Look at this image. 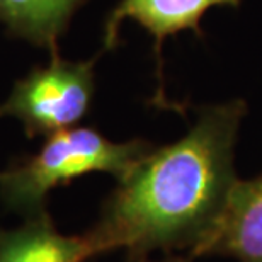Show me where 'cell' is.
<instances>
[{"mask_svg": "<svg viewBox=\"0 0 262 262\" xmlns=\"http://www.w3.org/2000/svg\"><path fill=\"white\" fill-rule=\"evenodd\" d=\"M94 61L72 63L53 55L46 68L29 73L14 85L0 106V116L24 124L26 135H53L85 116L94 94Z\"/></svg>", "mask_w": 262, "mask_h": 262, "instance_id": "3957f363", "label": "cell"}, {"mask_svg": "<svg viewBox=\"0 0 262 262\" xmlns=\"http://www.w3.org/2000/svg\"><path fill=\"white\" fill-rule=\"evenodd\" d=\"M91 257L85 237L60 233L48 211L26 218L14 230H0V262H85Z\"/></svg>", "mask_w": 262, "mask_h": 262, "instance_id": "8992f818", "label": "cell"}, {"mask_svg": "<svg viewBox=\"0 0 262 262\" xmlns=\"http://www.w3.org/2000/svg\"><path fill=\"white\" fill-rule=\"evenodd\" d=\"M245 113L240 99L208 106L182 138L151 148L118 181L83 235L92 257L116 249L126 250L128 262L155 250L199 257L238 181L235 145Z\"/></svg>", "mask_w": 262, "mask_h": 262, "instance_id": "6da1fadb", "label": "cell"}, {"mask_svg": "<svg viewBox=\"0 0 262 262\" xmlns=\"http://www.w3.org/2000/svg\"><path fill=\"white\" fill-rule=\"evenodd\" d=\"M240 0H121L113 10L104 31V48L111 50L118 41L119 26L124 19H133L154 34L155 51L160 53V45L165 38L184 29L198 31L199 20L209 9L237 7Z\"/></svg>", "mask_w": 262, "mask_h": 262, "instance_id": "5b68a950", "label": "cell"}, {"mask_svg": "<svg viewBox=\"0 0 262 262\" xmlns=\"http://www.w3.org/2000/svg\"><path fill=\"white\" fill-rule=\"evenodd\" d=\"M151 146L145 140L114 143L91 128H67L50 135L36 155L0 172V199L26 218L46 211L53 187L91 172H107L121 181Z\"/></svg>", "mask_w": 262, "mask_h": 262, "instance_id": "7a4b0ae2", "label": "cell"}, {"mask_svg": "<svg viewBox=\"0 0 262 262\" xmlns=\"http://www.w3.org/2000/svg\"><path fill=\"white\" fill-rule=\"evenodd\" d=\"M80 2L82 0H0V15L20 34L53 46L67 19Z\"/></svg>", "mask_w": 262, "mask_h": 262, "instance_id": "52a82bcc", "label": "cell"}, {"mask_svg": "<svg viewBox=\"0 0 262 262\" xmlns=\"http://www.w3.org/2000/svg\"><path fill=\"white\" fill-rule=\"evenodd\" d=\"M192 255H174V254H170L169 257H165V259H162V260H157V262H192ZM140 262H151L148 259H143V260H140Z\"/></svg>", "mask_w": 262, "mask_h": 262, "instance_id": "ba28073f", "label": "cell"}, {"mask_svg": "<svg viewBox=\"0 0 262 262\" xmlns=\"http://www.w3.org/2000/svg\"><path fill=\"white\" fill-rule=\"evenodd\" d=\"M201 255L262 262V176L235 182L222 220Z\"/></svg>", "mask_w": 262, "mask_h": 262, "instance_id": "277c9868", "label": "cell"}]
</instances>
